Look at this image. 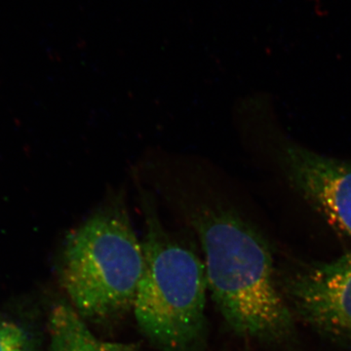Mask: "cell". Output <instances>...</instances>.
Returning a JSON list of instances; mask_svg holds the SVG:
<instances>
[{"mask_svg":"<svg viewBox=\"0 0 351 351\" xmlns=\"http://www.w3.org/2000/svg\"><path fill=\"white\" fill-rule=\"evenodd\" d=\"M144 265V246L132 226L125 195L110 191L66 237L62 285L83 319L107 322L132 311Z\"/></svg>","mask_w":351,"mask_h":351,"instance_id":"7a4b0ae2","label":"cell"},{"mask_svg":"<svg viewBox=\"0 0 351 351\" xmlns=\"http://www.w3.org/2000/svg\"><path fill=\"white\" fill-rule=\"evenodd\" d=\"M50 351H134L107 343L95 336L73 306L61 302L53 308L49 319Z\"/></svg>","mask_w":351,"mask_h":351,"instance_id":"8992f818","label":"cell"},{"mask_svg":"<svg viewBox=\"0 0 351 351\" xmlns=\"http://www.w3.org/2000/svg\"><path fill=\"white\" fill-rule=\"evenodd\" d=\"M281 288L291 311L311 326L351 343V251L295 270Z\"/></svg>","mask_w":351,"mask_h":351,"instance_id":"277c9868","label":"cell"},{"mask_svg":"<svg viewBox=\"0 0 351 351\" xmlns=\"http://www.w3.org/2000/svg\"><path fill=\"white\" fill-rule=\"evenodd\" d=\"M152 182L197 234L208 292L226 325L242 338L288 339L294 331L292 311L271 248L258 228L195 171H160Z\"/></svg>","mask_w":351,"mask_h":351,"instance_id":"6da1fadb","label":"cell"},{"mask_svg":"<svg viewBox=\"0 0 351 351\" xmlns=\"http://www.w3.org/2000/svg\"><path fill=\"white\" fill-rule=\"evenodd\" d=\"M0 351H32L31 341L17 324L0 320Z\"/></svg>","mask_w":351,"mask_h":351,"instance_id":"52a82bcc","label":"cell"},{"mask_svg":"<svg viewBox=\"0 0 351 351\" xmlns=\"http://www.w3.org/2000/svg\"><path fill=\"white\" fill-rule=\"evenodd\" d=\"M145 234V265L133 311L141 332L164 351H188L206 326L204 262L173 237L159 218L156 198L140 189Z\"/></svg>","mask_w":351,"mask_h":351,"instance_id":"3957f363","label":"cell"},{"mask_svg":"<svg viewBox=\"0 0 351 351\" xmlns=\"http://www.w3.org/2000/svg\"><path fill=\"white\" fill-rule=\"evenodd\" d=\"M274 156L291 188L328 223L351 239V162L277 138Z\"/></svg>","mask_w":351,"mask_h":351,"instance_id":"5b68a950","label":"cell"}]
</instances>
